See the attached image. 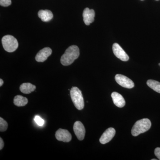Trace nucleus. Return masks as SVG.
<instances>
[{
  "instance_id": "nucleus-19",
  "label": "nucleus",
  "mask_w": 160,
  "mask_h": 160,
  "mask_svg": "<svg viewBox=\"0 0 160 160\" xmlns=\"http://www.w3.org/2000/svg\"><path fill=\"white\" fill-rule=\"evenodd\" d=\"M11 4V0H0V5L4 7H7Z\"/></svg>"
},
{
  "instance_id": "nucleus-4",
  "label": "nucleus",
  "mask_w": 160,
  "mask_h": 160,
  "mask_svg": "<svg viewBox=\"0 0 160 160\" xmlns=\"http://www.w3.org/2000/svg\"><path fill=\"white\" fill-rule=\"evenodd\" d=\"M2 41L3 48L8 52H13L18 49V43L16 38L10 35L5 36Z\"/></svg>"
},
{
  "instance_id": "nucleus-25",
  "label": "nucleus",
  "mask_w": 160,
  "mask_h": 160,
  "mask_svg": "<svg viewBox=\"0 0 160 160\" xmlns=\"http://www.w3.org/2000/svg\"><path fill=\"white\" fill-rule=\"evenodd\" d=\"M141 1H143V0H141Z\"/></svg>"
},
{
  "instance_id": "nucleus-23",
  "label": "nucleus",
  "mask_w": 160,
  "mask_h": 160,
  "mask_svg": "<svg viewBox=\"0 0 160 160\" xmlns=\"http://www.w3.org/2000/svg\"><path fill=\"white\" fill-rule=\"evenodd\" d=\"M152 160H157V159H152Z\"/></svg>"
},
{
  "instance_id": "nucleus-11",
  "label": "nucleus",
  "mask_w": 160,
  "mask_h": 160,
  "mask_svg": "<svg viewBox=\"0 0 160 160\" xmlns=\"http://www.w3.org/2000/svg\"><path fill=\"white\" fill-rule=\"evenodd\" d=\"M83 21L85 24L89 26L94 21L95 12L93 9H90L86 8L83 12Z\"/></svg>"
},
{
  "instance_id": "nucleus-3",
  "label": "nucleus",
  "mask_w": 160,
  "mask_h": 160,
  "mask_svg": "<svg viewBox=\"0 0 160 160\" xmlns=\"http://www.w3.org/2000/svg\"><path fill=\"white\" fill-rule=\"evenodd\" d=\"M70 95L76 108L78 110H82L85 105L82 91L78 87H73L70 89Z\"/></svg>"
},
{
  "instance_id": "nucleus-22",
  "label": "nucleus",
  "mask_w": 160,
  "mask_h": 160,
  "mask_svg": "<svg viewBox=\"0 0 160 160\" xmlns=\"http://www.w3.org/2000/svg\"><path fill=\"white\" fill-rule=\"evenodd\" d=\"M4 84V82H3V80L1 79H0V86H2Z\"/></svg>"
},
{
  "instance_id": "nucleus-15",
  "label": "nucleus",
  "mask_w": 160,
  "mask_h": 160,
  "mask_svg": "<svg viewBox=\"0 0 160 160\" xmlns=\"http://www.w3.org/2000/svg\"><path fill=\"white\" fill-rule=\"evenodd\" d=\"M28 102V99L21 95H17L13 99V103L16 106L21 107L27 105Z\"/></svg>"
},
{
  "instance_id": "nucleus-20",
  "label": "nucleus",
  "mask_w": 160,
  "mask_h": 160,
  "mask_svg": "<svg viewBox=\"0 0 160 160\" xmlns=\"http://www.w3.org/2000/svg\"><path fill=\"white\" fill-rule=\"evenodd\" d=\"M154 153L156 156L158 158L159 160H160V148L158 147V148H156L155 149Z\"/></svg>"
},
{
  "instance_id": "nucleus-9",
  "label": "nucleus",
  "mask_w": 160,
  "mask_h": 160,
  "mask_svg": "<svg viewBox=\"0 0 160 160\" xmlns=\"http://www.w3.org/2000/svg\"><path fill=\"white\" fill-rule=\"evenodd\" d=\"M115 133L116 131L114 128H108L100 138V143L102 144H106L109 142L114 137Z\"/></svg>"
},
{
  "instance_id": "nucleus-2",
  "label": "nucleus",
  "mask_w": 160,
  "mask_h": 160,
  "mask_svg": "<svg viewBox=\"0 0 160 160\" xmlns=\"http://www.w3.org/2000/svg\"><path fill=\"white\" fill-rule=\"evenodd\" d=\"M151 126V121L148 118L142 119L136 122L132 127L131 133L136 137L149 130Z\"/></svg>"
},
{
  "instance_id": "nucleus-6",
  "label": "nucleus",
  "mask_w": 160,
  "mask_h": 160,
  "mask_svg": "<svg viewBox=\"0 0 160 160\" xmlns=\"http://www.w3.org/2000/svg\"><path fill=\"white\" fill-rule=\"evenodd\" d=\"M112 50L116 57L122 61L126 62L129 59V57L126 52L118 43H114L112 46Z\"/></svg>"
},
{
  "instance_id": "nucleus-17",
  "label": "nucleus",
  "mask_w": 160,
  "mask_h": 160,
  "mask_svg": "<svg viewBox=\"0 0 160 160\" xmlns=\"http://www.w3.org/2000/svg\"><path fill=\"white\" fill-rule=\"evenodd\" d=\"M8 123L2 118H0V131H6L8 128Z\"/></svg>"
},
{
  "instance_id": "nucleus-12",
  "label": "nucleus",
  "mask_w": 160,
  "mask_h": 160,
  "mask_svg": "<svg viewBox=\"0 0 160 160\" xmlns=\"http://www.w3.org/2000/svg\"><path fill=\"white\" fill-rule=\"evenodd\" d=\"M113 103L116 106L119 108H122L126 105V102L122 95L114 92L111 94Z\"/></svg>"
},
{
  "instance_id": "nucleus-10",
  "label": "nucleus",
  "mask_w": 160,
  "mask_h": 160,
  "mask_svg": "<svg viewBox=\"0 0 160 160\" xmlns=\"http://www.w3.org/2000/svg\"><path fill=\"white\" fill-rule=\"evenodd\" d=\"M52 50L49 47H46L41 49L37 54L35 57V59L38 62H45L48 57L52 54Z\"/></svg>"
},
{
  "instance_id": "nucleus-24",
  "label": "nucleus",
  "mask_w": 160,
  "mask_h": 160,
  "mask_svg": "<svg viewBox=\"0 0 160 160\" xmlns=\"http://www.w3.org/2000/svg\"><path fill=\"white\" fill-rule=\"evenodd\" d=\"M156 1H158V0H156Z\"/></svg>"
},
{
  "instance_id": "nucleus-21",
  "label": "nucleus",
  "mask_w": 160,
  "mask_h": 160,
  "mask_svg": "<svg viewBox=\"0 0 160 160\" xmlns=\"http://www.w3.org/2000/svg\"><path fill=\"white\" fill-rule=\"evenodd\" d=\"M4 146V142L2 138H0V149L2 150L3 149Z\"/></svg>"
},
{
  "instance_id": "nucleus-5",
  "label": "nucleus",
  "mask_w": 160,
  "mask_h": 160,
  "mask_svg": "<svg viewBox=\"0 0 160 160\" xmlns=\"http://www.w3.org/2000/svg\"><path fill=\"white\" fill-rule=\"evenodd\" d=\"M117 82L124 88L131 89L134 86V82L127 77L121 74H117L115 77Z\"/></svg>"
},
{
  "instance_id": "nucleus-16",
  "label": "nucleus",
  "mask_w": 160,
  "mask_h": 160,
  "mask_svg": "<svg viewBox=\"0 0 160 160\" xmlns=\"http://www.w3.org/2000/svg\"><path fill=\"white\" fill-rule=\"evenodd\" d=\"M147 85L155 91L160 93V82L153 80H149L147 82Z\"/></svg>"
},
{
  "instance_id": "nucleus-14",
  "label": "nucleus",
  "mask_w": 160,
  "mask_h": 160,
  "mask_svg": "<svg viewBox=\"0 0 160 160\" xmlns=\"http://www.w3.org/2000/svg\"><path fill=\"white\" fill-rule=\"evenodd\" d=\"M36 87L30 83H24L20 86V91L25 94H29L35 90Z\"/></svg>"
},
{
  "instance_id": "nucleus-13",
  "label": "nucleus",
  "mask_w": 160,
  "mask_h": 160,
  "mask_svg": "<svg viewBox=\"0 0 160 160\" xmlns=\"http://www.w3.org/2000/svg\"><path fill=\"white\" fill-rule=\"evenodd\" d=\"M39 18L44 22H48L53 18V14L49 10H41L38 12Z\"/></svg>"
},
{
  "instance_id": "nucleus-18",
  "label": "nucleus",
  "mask_w": 160,
  "mask_h": 160,
  "mask_svg": "<svg viewBox=\"0 0 160 160\" xmlns=\"http://www.w3.org/2000/svg\"><path fill=\"white\" fill-rule=\"evenodd\" d=\"M34 120L38 126H43L45 123V121L39 116H36L34 117Z\"/></svg>"
},
{
  "instance_id": "nucleus-7",
  "label": "nucleus",
  "mask_w": 160,
  "mask_h": 160,
  "mask_svg": "<svg viewBox=\"0 0 160 160\" xmlns=\"http://www.w3.org/2000/svg\"><path fill=\"white\" fill-rule=\"evenodd\" d=\"M73 131L78 139L82 141L85 138L86 129L82 123L80 121H77L73 125Z\"/></svg>"
},
{
  "instance_id": "nucleus-1",
  "label": "nucleus",
  "mask_w": 160,
  "mask_h": 160,
  "mask_svg": "<svg viewBox=\"0 0 160 160\" xmlns=\"http://www.w3.org/2000/svg\"><path fill=\"white\" fill-rule=\"evenodd\" d=\"M79 49L77 46H69L61 57V62L64 66L71 65L79 56Z\"/></svg>"
},
{
  "instance_id": "nucleus-8",
  "label": "nucleus",
  "mask_w": 160,
  "mask_h": 160,
  "mask_svg": "<svg viewBox=\"0 0 160 160\" xmlns=\"http://www.w3.org/2000/svg\"><path fill=\"white\" fill-rule=\"evenodd\" d=\"M57 139L61 142H68L72 139L71 133L66 129H58L55 133Z\"/></svg>"
}]
</instances>
